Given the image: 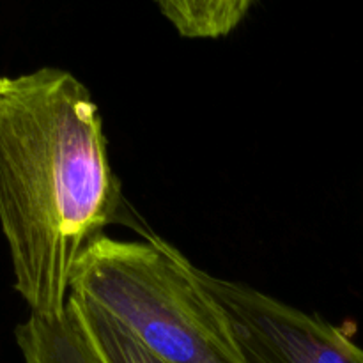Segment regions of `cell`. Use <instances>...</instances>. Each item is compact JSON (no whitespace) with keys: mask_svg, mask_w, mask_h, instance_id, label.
<instances>
[{"mask_svg":"<svg viewBox=\"0 0 363 363\" xmlns=\"http://www.w3.org/2000/svg\"><path fill=\"white\" fill-rule=\"evenodd\" d=\"M123 209L91 91L60 67L0 77V229L30 314L66 312L78 261Z\"/></svg>","mask_w":363,"mask_h":363,"instance_id":"6da1fadb","label":"cell"},{"mask_svg":"<svg viewBox=\"0 0 363 363\" xmlns=\"http://www.w3.org/2000/svg\"><path fill=\"white\" fill-rule=\"evenodd\" d=\"M101 236L74 269L78 293L169 363H243L227 315L169 241Z\"/></svg>","mask_w":363,"mask_h":363,"instance_id":"7a4b0ae2","label":"cell"},{"mask_svg":"<svg viewBox=\"0 0 363 363\" xmlns=\"http://www.w3.org/2000/svg\"><path fill=\"white\" fill-rule=\"evenodd\" d=\"M194 273L227 315L243 363H363V347L326 319L195 264Z\"/></svg>","mask_w":363,"mask_h":363,"instance_id":"3957f363","label":"cell"},{"mask_svg":"<svg viewBox=\"0 0 363 363\" xmlns=\"http://www.w3.org/2000/svg\"><path fill=\"white\" fill-rule=\"evenodd\" d=\"M14 337L23 363H103L69 307L59 318L30 314Z\"/></svg>","mask_w":363,"mask_h":363,"instance_id":"277c9868","label":"cell"},{"mask_svg":"<svg viewBox=\"0 0 363 363\" xmlns=\"http://www.w3.org/2000/svg\"><path fill=\"white\" fill-rule=\"evenodd\" d=\"M186 39H220L236 30L257 0H152Z\"/></svg>","mask_w":363,"mask_h":363,"instance_id":"5b68a950","label":"cell"},{"mask_svg":"<svg viewBox=\"0 0 363 363\" xmlns=\"http://www.w3.org/2000/svg\"><path fill=\"white\" fill-rule=\"evenodd\" d=\"M67 307L77 315L103 363H169L82 294L71 293Z\"/></svg>","mask_w":363,"mask_h":363,"instance_id":"8992f818","label":"cell"}]
</instances>
